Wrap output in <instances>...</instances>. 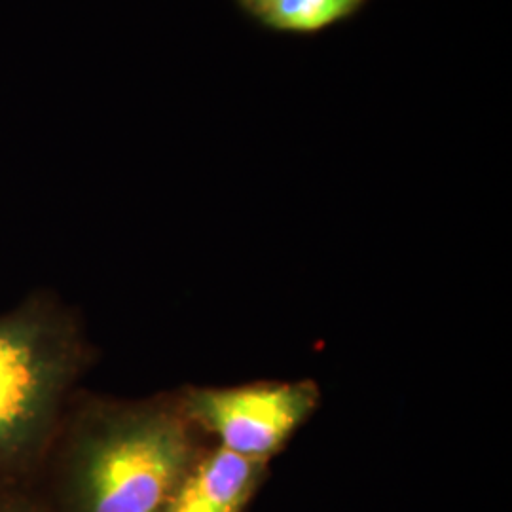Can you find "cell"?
<instances>
[{
	"label": "cell",
	"instance_id": "cell-1",
	"mask_svg": "<svg viewBox=\"0 0 512 512\" xmlns=\"http://www.w3.org/2000/svg\"><path fill=\"white\" fill-rule=\"evenodd\" d=\"M203 442L177 391L118 399L78 389L38 488L52 512H162Z\"/></svg>",
	"mask_w": 512,
	"mask_h": 512
},
{
	"label": "cell",
	"instance_id": "cell-6",
	"mask_svg": "<svg viewBox=\"0 0 512 512\" xmlns=\"http://www.w3.org/2000/svg\"><path fill=\"white\" fill-rule=\"evenodd\" d=\"M0 512H52L35 480L0 482Z\"/></svg>",
	"mask_w": 512,
	"mask_h": 512
},
{
	"label": "cell",
	"instance_id": "cell-5",
	"mask_svg": "<svg viewBox=\"0 0 512 512\" xmlns=\"http://www.w3.org/2000/svg\"><path fill=\"white\" fill-rule=\"evenodd\" d=\"M363 0H247L264 23L281 31L311 33L346 18Z\"/></svg>",
	"mask_w": 512,
	"mask_h": 512
},
{
	"label": "cell",
	"instance_id": "cell-2",
	"mask_svg": "<svg viewBox=\"0 0 512 512\" xmlns=\"http://www.w3.org/2000/svg\"><path fill=\"white\" fill-rule=\"evenodd\" d=\"M93 353L76 310L52 291L0 313V482L37 478Z\"/></svg>",
	"mask_w": 512,
	"mask_h": 512
},
{
	"label": "cell",
	"instance_id": "cell-3",
	"mask_svg": "<svg viewBox=\"0 0 512 512\" xmlns=\"http://www.w3.org/2000/svg\"><path fill=\"white\" fill-rule=\"evenodd\" d=\"M177 395L184 414L205 439L264 463L289 444L321 404V389L313 380L188 385L177 389Z\"/></svg>",
	"mask_w": 512,
	"mask_h": 512
},
{
	"label": "cell",
	"instance_id": "cell-4",
	"mask_svg": "<svg viewBox=\"0 0 512 512\" xmlns=\"http://www.w3.org/2000/svg\"><path fill=\"white\" fill-rule=\"evenodd\" d=\"M266 471L264 461L205 448L162 512H241Z\"/></svg>",
	"mask_w": 512,
	"mask_h": 512
}]
</instances>
